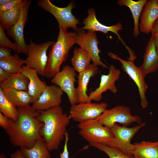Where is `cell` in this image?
Returning <instances> with one entry per match:
<instances>
[{"mask_svg":"<svg viewBox=\"0 0 158 158\" xmlns=\"http://www.w3.org/2000/svg\"><path fill=\"white\" fill-rule=\"evenodd\" d=\"M3 91L6 99L16 108L33 103L32 98L27 91L9 89Z\"/></svg>","mask_w":158,"mask_h":158,"instance_id":"22","label":"cell"},{"mask_svg":"<svg viewBox=\"0 0 158 158\" xmlns=\"http://www.w3.org/2000/svg\"><path fill=\"white\" fill-rule=\"evenodd\" d=\"M150 32L154 36L158 35V17L157 18L151 28Z\"/></svg>","mask_w":158,"mask_h":158,"instance_id":"37","label":"cell"},{"mask_svg":"<svg viewBox=\"0 0 158 158\" xmlns=\"http://www.w3.org/2000/svg\"><path fill=\"white\" fill-rule=\"evenodd\" d=\"M128 60H123L118 55L109 52L108 55L111 58L119 61L122 64L121 68L134 81L138 88L142 108L144 109L148 106V102L146 97V92L148 85L145 80V75L140 67L135 66L134 61L136 56L133 52L129 54Z\"/></svg>","mask_w":158,"mask_h":158,"instance_id":"4","label":"cell"},{"mask_svg":"<svg viewBox=\"0 0 158 158\" xmlns=\"http://www.w3.org/2000/svg\"><path fill=\"white\" fill-rule=\"evenodd\" d=\"M97 66L93 63L90 64L83 71L77 76L78 85L76 88V95L78 103L90 102L87 94V86L92 77L98 72Z\"/></svg>","mask_w":158,"mask_h":158,"instance_id":"19","label":"cell"},{"mask_svg":"<svg viewBox=\"0 0 158 158\" xmlns=\"http://www.w3.org/2000/svg\"><path fill=\"white\" fill-rule=\"evenodd\" d=\"M158 17V4L157 0L147 1L144 5L140 16L139 25V31L148 34L153 25Z\"/></svg>","mask_w":158,"mask_h":158,"instance_id":"18","label":"cell"},{"mask_svg":"<svg viewBox=\"0 0 158 158\" xmlns=\"http://www.w3.org/2000/svg\"><path fill=\"white\" fill-rule=\"evenodd\" d=\"M140 67L145 76L155 72L158 69V54L155 45L154 37L152 35L147 44L143 63Z\"/></svg>","mask_w":158,"mask_h":158,"instance_id":"20","label":"cell"},{"mask_svg":"<svg viewBox=\"0 0 158 158\" xmlns=\"http://www.w3.org/2000/svg\"><path fill=\"white\" fill-rule=\"evenodd\" d=\"M68 140L69 134L68 132L67 131L65 135V143L63 150L62 152L60 153V158H69L68 147Z\"/></svg>","mask_w":158,"mask_h":158,"instance_id":"33","label":"cell"},{"mask_svg":"<svg viewBox=\"0 0 158 158\" xmlns=\"http://www.w3.org/2000/svg\"><path fill=\"white\" fill-rule=\"evenodd\" d=\"M105 102H80L71 105L68 116L79 123L97 118L107 109Z\"/></svg>","mask_w":158,"mask_h":158,"instance_id":"10","label":"cell"},{"mask_svg":"<svg viewBox=\"0 0 158 158\" xmlns=\"http://www.w3.org/2000/svg\"><path fill=\"white\" fill-rule=\"evenodd\" d=\"M31 0H23L22 5L20 17L16 22L7 30V35L13 40L27 55L28 53L24 36V29L28 20V13Z\"/></svg>","mask_w":158,"mask_h":158,"instance_id":"14","label":"cell"},{"mask_svg":"<svg viewBox=\"0 0 158 158\" xmlns=\"http://www.w3.org/2000/svg\"><path fill=\"white\" fill-rule=\"evenodd\" d=\"M23 0H11L9 2L0 5V13L8 11L21 4Z\"/></svg>","mask_w":158,"mask_h":158,"instance_id":"32","label":"cell"},{"mask_svg":"<svg viewBox=\"0 0 158 158\" xmlns=\"http://www.w3.org/2000/svg\"><path fill=\"white\" fill-rule=\"evenodd\" d=\"M96 119L101 124L110 128L116 123L127 127L133 122L139 124L142 123L139 116L133 115L129 107L122 105L107 109Z\"/></svg>","mask_w":158,"mask_h":158,"instance_id":"9","label":"cell"},{"mask_svg":"<svg viewBox=\"0 0 158 158\" xmlns=\"http://www.w3.org/2000/svg\"><path fill=\"white\" fill-rule=\"evenodd\" d=\"M77 33L59 28L57 40L49 50L45 76L52 78L60 71L61 65L67 59L70 49L75 44Z\"/></svg>","mask_w":158,"mask_h":158,"instance_id":"3","label":"cell"},{"mask_svg":"<svg viewBox=\"0 0 158 158\" xmlns=\"http://www.w3.org/2000/svg\"><path fill=\"white\" fill-rule=\"evenodd\" d=\"M157 3H158V0H157Z\"/></svg>","mask_w":158,"mask_h":158,"instance_id":"42","label":"cell"},{"mask_svg":"<svg viewBox=\"0 0 158 158\" xmlns=\"http://www.w3.org/2000/svg\"><path fill=\"white\" fill-rule=\"evenodd\" d=\"M22 3L8 11L0 13V24L6 30L18 20L20 16Z\"/></svg>","mask_w":158,"mask_h":158,"instance_id":"28","label":"cell"},{"mask_svg":"<svg viewBox=\"0 0 158 158\" xmlns=\"http://www.w3.org/2000/svg\"><path fill=\"white\" fill-rule=\"evenodd\" d=\"M0 112L4 116L14 121L17 119L18 112L5 97L2 89L0 87Z\"/></svg>","mask_w":158,"mask_h":158,"instance_id":"29","label":"cell"},{"mask_svg":"<svg viewBox=\"0 0 158 158\" xmlns=\"http://www.w3.org/2000/svg\"><path fill=\"white\" fill-rule=\"evenodd\" d=\"M29 80L25 75L19 73L12 74L9 77L0 83V87L3 90L14 89L27 91Z\"/></svg>","mask_w":158,"mask_h":158,"instance_id":"24","label":"cell"},{"mask_svg":"<svg viewBox=\"0 0 158 158\" xmlns=\"http://www.w3.org/2000/svg\"><path fill=\"white\" fill-rule=\"evenodd\" d=\"M11 75L10 73L0 67V83L5 80Z\"/></svg>","mask_w":158,"mask_h":158,"instance_id":"36","label":"cell"},{"mask_svg":"<svg viewBox=\"0 0 158 158\" xmlns=\"http://www.w3.org/2000/svg\"><path fill=\"white\" fill-rule=\"evenodd\" d=\"M38 6L51 14L56 18L59 28L67 30L71 28L77 32L79 29L77 25L80 23L72 13V10L75 6L74 1H71L67 6L59 7L52 4L49 0H40L37 2Z\"/></svg>","mask_w":158,"mask_h":158,"instance_id":"6","label":"cell"},{"mask_svg":"<svg viewBox=\"0 0 158 158\" xmlns=\"http://www.w3.org/2000/svg\"><path fill=\"white\" fill-rule=\"evenodd\" d=\"M17 108V120L9 118V127L5 130L14 146L30 148L37 140L42 139L40 131L43 123L37 118L39 112L30 105Z\"/></svg>","mask_w":158,"mask_h":158,"instance_id":"1","label":"cell"},{"mask_svg":"<svg viewBox=\"0 0 158 158\" xmlns=\"http://www.w3.org/2000/svg\"><path fill=\"white\" fill-rule=\"evenodd\" d=\"M11 158H26L23 154L20 149H18L13 153L11 156Z\"/></svg>","mask_w":158,"mask_h":158,"instance_id":"38","label":"cell"},{"mask_svg":"<svg viewBox=\"0 0 158 158\" xmlns=\"http://www.w3.org/2000/svg\"><path fill=\"white\" fill-rule=\"evenodd\" d=\"M90 145L105 153L110 158H134L133 155L127 154L117 148L100 143H93Z\"/></svg>","mask_w":158,"mask_h":158,"instance_id":"30","label":"cell"},{"mask_svg":"<svg viewBox=\"0 0 158 158\" xmlns=\"http://www.w3.org/2000/svg\"><path fill=\"white\" fill-rule=\"evenodd\" d=\"M78 127L79 134L90 145L97 143L107 145L114 138L111 129L96 119L79 123Z\"/></svg>","mask_w":158,"mask_h":158,"instance_id":"5","label":"cell"},{"mask_svg":"<svg viewBox=\"0 0 158 158\" xmlns=\"http://www.w3.org/2000/svg\"><path fill=\"white\" fill-rule=\"evenodd\" d=\"M20 72L29 79L27 92L32 98L33 103L38 99L47 86V83L40 79L38 73L35 69L25 65L22 66Z\"/></svg>","mask_w":158,"mask_h":158,"instance_id":"17","label":"cell"},{"mask_svg":"<svg viewBox=\"0 0 158 158\" xmlns=\"http://www.w3.org/2000/svg\"><path fill=\"white\" fill-rule=\"evenodd\" d=\"M154 36V38L155 43L156 50L158 54V35H155Z\"/></svg>","mask_w":158,"mask_h":158,"instance_id":"39","label":"cell"},{"mask_svg":"<svg viewBox=\"0 0 158 158\" xmlns=\"http://www.w3.org/2000/svg\"><path fill=\"white\" fill-rule=\"evenodd\" d=\"M25 60L20 58L18 54L12 55L9 57L0 59V67L8 72L11 75L20 73Z\"/></svg>","mask_w":158,"mask_h":158,"instance_id":"27","label":"cell"},{"mask_svg":"<svg viewBox=\"0 0 158 158\" xmlns=\"http://www.w3.org/2000/svg\"><path fill=\"white\" fill-rule=\"evenodd\" d=\"M38 111L37 118L43 123L41 135L50 151L57 150L65 138L71 119L60 106Z\"/></svg>","mask_w":158,"mask_h":158,"instance_id":"2","label":"cell"},{"mask_svg":"<svg viewBox=\"0 0 158 158\" xmlns=\"http://www.w3.org/2000/svg\"><path fill=\"white\" fill-rule=\"evenodd\" d=\"M133 155L134 158H158V140L135 142Z\"/></svg>","mask_w":158,"mask_h":158,"instance_id":"21","label":"cell"},{"mask_svg":"<svg viewBox=\"0 0 158 158\" xmlns=\"http://www.w3.org/2000/svg\"><path fill=\"white\" fill-rule=\"evenodd\" d=\"M63 90L57 85H47L38 99L31 107L37 111H44L59 106L62 102Z\"/></svg>","mask_w":158,"mask_h":158,"instance_id":"13","label":"cell"},{"mask_svg":"<svg viewBox=\"0 0 158 158\" xmlns=\"http://www.w3.org/2000/svg\"><path fill=\"white\" fill-rule=\"evenodd\" d=\"M87 12L88 16L83 20V21L84 26L80 29L86 30L95 32L100 31L105 34L109 32H112L117 35L118 39L125 45L127 49L129 48L125 44L118 33L120 30L123 29L121 23H118L111 26H106L101 24L97 19L95 11L93 8L89 9L87 10Z\"/></svg>","mask_w":158,"mask_h":158,"instance_id":"16","label":"cell"},{"mask_svg":"<svg viewBox=\"0 0 158 158\" xmlns=\"http://www.w3.org/2000/svg\"><path fill=\"white\" fill-rule=\"evenodd\" d=\"M147 1V0H139L135 1L132 0H119L117 3L120 6H124L130 9L133 16L134 23L133 34L135 37L140 34L139 21L143 8Z\"/></svg>","mask_w":158,"mask_h":158,"instance_id":"23","label":"cell"},{"mask_svg":"<svg viewBox=\"0 0 158 158\" xmlns=\"http://www.w3.org/2000/svg\"><path fill=\"white\" fill-rule=\"evenodd\" d=\"M0 158H7V157L3 153L0 154Z\"/></svg>","mask_w":158,"mask_h":158,"instance_id":"41","label":"cell"},{"mask_svg":"<svg viewBox=\"0 0 158 158\" xmlns=\"http://www.w3.org/2000/svg\"><path fill=\"white\" fill-rule=\"evenodd\" d=\"M76 75L73 68L67 65L64 66L51 80L52 83L58 86L66 94L71 105L78 103L74 86Z\"/></svg>","mask_w":158,"mask_h":158,"instance_id":"11","label":"cell"},{"mask_svg":"<svg viewBox=\"0 0 158 158\" xmlns=\"http://www.w3.org/2000/svg\"><path fill=\"white\" fill-rule=\"evenodd\" d=\"M11 49L6 47H0V59H6L11 56Z\"/></svg>","mask_w":158,"mask_h":158,"instance_id":"34","label":"cell"},{"mask_svg":"<svg viewBox=\"0 0 158 158\" xmlns=\"http://www.w3.org/2000/svg\"><path fill=\"white\" fill-rule=\"evenodd\" d=\"M91 59L88 54L80 48H75L71 61L75 71L80 73L90 64Z\"/></svg>","mask_w":158,"mask_h":158,"instance_id":"26","label":"cell"},{"mask_svg":"<svg viewBox=\"0 0 158 158\" xmlns=\"http://www.w3.org/2000/svg\"><path fill=\"white\" fill-rule=\"evenodd\" d=\"M54 42L48 41L42 43L36 44L32 40L27 45L28 57L25 60V64L27 67L35 69L38 74L45 76L48 56L47 51Z\"/></svg>","mask_w":158,"mask_h":158,"instance_id":"7","label":"cell"},{"mask_svg":"<svg viewBox=\"0 0 158 158\" xmlns=\"http://www.w3.org/2000/svg\"><path fill=\"white\" fill-rule=\"evenodd\" d=\"M9 125V118L4 116L0 112V126L6 130Z\"/></svg>","mask_w":158,"mask_h":158,"instance_id":"35","label":"cell"},{"mask_svg":"<svg viewBox=\"0 0 158 158\" xmlns=\"http://www.w3.org/2000/svg\"><path fill=\"white\" fill-rule=\"evenodd\" d=\"M5 29L0 24V46L12 50L16 54L24 53L22 49L15 43L12 42L6 36Z\"/></svg>","mask_w":158,"mask_h":158,"instance_id":"31","label":"cell"},{"mask_svg":"<svg viewBox=\"0 0 158 158\" xmlns=\"http://www.w3.org/2000/svg\"><path fill=\"white\" fill-rule=\"evenodd\" d=\"M109 72L107 75H101L100 81L98 87L94 91H91L88 95L89 100L99 102L102 98V94L107 90H110L113 94L117 92L118 89L115 83L119 78L121 74L120 69L116 68L111 64L109 67Z\"/></svg>","mask_w":158,"mask_h":158,"instance_id":"15","label":"cell"},{"mask_svg":"<svg viewBox=\"0 0 158 158\" xmlns=\"http://www.w3.org/2000/svg\"><path fill=\"white\" fill-rule=\"evenodd\" d=\"M26 158H50L51 154L47 145L42 139L37 140L30 148H20Z\"/></svg>","mask_w":158,"mask_h":158,"instance_id":"25","label":"cell"},{"mask_svg":"<svg viewBox=\"0 0 158 158\" xmlns=\"http://www.w3.org/2000/svg\"><path fill=\"white\" fill-rule=\"evenodd\" d=\"M145 124V123L144 122L133 127L128 128L115 123L110 128L114 138L107 145L117 148L127 154L133 155L135 146L131 143V140Z\"/></svg>","mask_w":158,"mask_h":158,"instance_id":"8","label":"cell"},{"mask_svg":"<svg viewBox=\"0 0 158 158\" xmlns=\"http://www.w3.org/2000/svg\"><path fill=\"white\" fill-rule=\"evenodd\" d=\"M76 44L86 51L90 56L93 64L97 66L109 68V67L101 60L99 54L101 52L98 48L99 41L95 32L80 29L77 32Z\"/></svg>","mask_w":158,"mask_h":158,"instance_id":"12","label":"cell"},{"mask_svg":"<svg viewBox=\"0 0 158 158\" xmlns=\"http://www.w3.org/2000/svg\"><path fill=\"white\" fill-rule=\"evenodd\" d=\"M11 0H0V5L4 4L10 1Z\"/></svg>","mask_w":158,"mask_h":158,"instance_id":"40","label":"cell"}]
</instances>
